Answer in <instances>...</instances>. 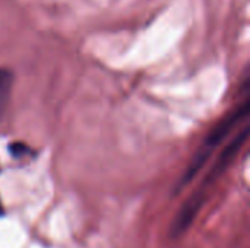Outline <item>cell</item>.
<instances>
[{
	"mask_svg": "<svg viewBox=\"0 0 250 248\" xmlns=\"http://www.w3.org/2000/svg\"><path fill=\"white\" fill-rule=\"evenodd\" d=\"M250 111V102L249 99H246L243 104H240L234 111H231L227 117H224L214 129L212 132L207 136V139L204 140L202 146L199 148V151L195 153L185 177L182 178V181L179 183L177 190H182L186 184L190 183V180L201 171V168L205 165V162L211 158V155L214 153L215 148L227 137V134L234 129V126L245 117H248Z\"/></svg>",
	"mask_w": 250,
	"mask_h": 248,
	"instance_id": "1",
	"label": "cell"
},
{
	"mask_svg": "<svg viewBox=\"0 0 250 248\" xmlns=\"http://www.w3.org/2000/svg\"><path fill=\"white\" fill-rule=\"evenodd\" d=\"M13 80H15V76H13L12 70L1 67L0 69V120L3 118V115L7 110Z\"/></svg>",
	"mask_w": 250,
	"mask_h": 248,
	"instance_id": "2",
	"label": "cell"
},
{
	"mask_svg": "<svg viewBox=\"0 0 250 248\" xmlns=\"http://www.w3.org/2000/svg\"><path fill=\"white\" fill-rule=\"evenodd\" d=\"M9 152L13 158H23L31 153V149L28 145H25L22 142H13L9 145Z\"/></svg>",
	"mask_w": 250,
	"mask_h": 248,
	"instance_id": "3",
	"label": "cell"
},
{
	"mask_svg": "<svg viewBox=\"0 0 250 248\" xmlns=\"http://www.w3.org/2000/svg\"><path fill=\"white\" fill-rule=\"evenodd\" d=\"M3 215H4V208H3V205L0 202V216H3Z\"/></svg>",
	"mask_w": 250,
	"mask_h": 248,
	"instance_id": "4",
	"label": "cell"
}]
</instances>
